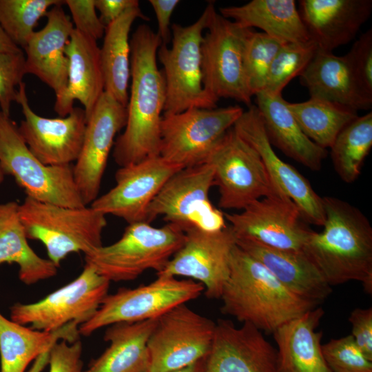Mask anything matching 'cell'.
Returning <instances> with one entry per match:
<instances>
[{
  "label": "cell",
  "instance_id": "6da1fadb",
  "mask_svg": "<svg viewBox=\"0 0 372 372\" xmlns=\"http://www.w3.org/2000/svg\"><path fill=\"white\" fill-rule=\"evenodd\" d=\"M162 45L156 32L140 25L130 39V94L127 122L116 139L113 158L119 167L158 156L161 123L166 102V87L157 65V52Z\"/></svg>",
  "mask_w": 372,
  "mask_h": 372
},
{
  "label": "cell",
  "instance_id": "7a4b0ae2",
  "mask_svg": "<svg viewBox=\"0 0 372 372\" xmlns=\"http://www.w3.org/2000/svg\"><path fill=\"white\" fill-rule=\"evenodd\" d=\"M321 232L311 231L302 251L331 286L360 281L372 293V227L366 216L349 203L324 196Z\"/></svg>",
  "mask_w": 372,
  "mask_h": 372
},
{
  "label": "cell",
  "instance_id": "3957f363",
  "mask_svg": "<svg viewBox=\"0 0 372 372\" xmlns=\"http://www.w3.org/2000/svg\"><path fill=\"white\" fill-rule=\"evenodd\" d=\"M221 311L267 333L318 305L296 296L237 245L221 296Z\"/></svg>",
  "mask_w": 372,
  "mask_h": 372
},
{
  "label": "cell",
  "instance_id": "277c9868",
  "mask_svg": "<svg viewBox=\"0 0 372 372\" xmlns=\"http://www.w3.org/2000/svg\"><path fill=\"white\" fill-rule=\"evenodd\" d=\"M185 237L184 231L172 223L161 227L145 222L128 224L117 241L85 254V263L110 282L133 280L148 269L161 271Z\"/></svg>",
  "mask_w": 372,
  "mask_h": 372
},
{
  "label": "cell",
  "instance_id": "5b68a950",
  "mask_svg": "<svg viewBox=\"0 0 372 372\" xmlns=\"http://www.w3.org/2000/svg\"><path fill=\"white\" fill-rule=\"evenodd\" d=\"M19 214L27 238L41 242L56 267L72 253H89L102 245L105 215L93 207H69L25 197Z\"/></svg>",
  "mask_w": 372,
  "mask_h": 372
},
{
  "label": "cell",
  "instance_id": "8992f818",
  "mask_svg": "<svg viewBox=\"0 0 372 372\" xmlns=\"http://www.w3.org/2000/svg\"><path fill=\"white\" fill-rule=\"evenodd\" d=\"M210 11V2L193 23L171 25V46L161 45L157 58L163 65L166 87L163 114L190 108H215L218 100L205 90L201 45Z\"/></svg>",
  "mask_w": 372,
  "mask_h": 372
},
{
  "label": "cell",
  "instance_id": "52a82bcc",
  "mask_svg": "<svg viewBox=\"0 0 372 372\" xmlns=\"http://www.w3.org/2000/svg\"><path fill=\"white\" fill-rule=\"evenodd\" d=\"M0 166L26 197L64 207L87 206L75 183L72 165L43 164L29 149L17 123L1 110Z\"/></svg>",
  "mask_w": 372,
  "mask_h": 372
},
{
  "label": "cell",
  "instance_id": "ba28073f",
  "mask_svg": "<svg viewBox=\"0 0 372 372\" xmlns=\"http://www.w3.org/2000/svg\"><path fill=\"white\" fill-rule=\"evenodd\" d=\"M201 45L205 90L218 101L232 99L251 105L246 82L244 55L254 30L223 17L210 2L209 16Z\"/></svg>",
  "mask_w": 372,
  "mask_h": 372
},
{
  "label": "cell",
  "instance_id": "9c48e42d",
  "mask_svg": "<svg viewBox=\"0 0 372 372\" xmlns=\"http://www.w3.org/2000/svg\"><path fill=\"white\" fill-rule=\"evenodd\" d=\"M243 112L239 105H231L163 114L159 156L182 169L205 163Z\"/></svg>",
  "mask_w": 372,
  "mask_h": 372
},
{
  "label": "cell",
  "instance_id": "30bf717a",
  "mask_svg": "<svg viewBox=\"0 0 372 372\" xmlns=\"http://www.w3.org/2000/svg\"><path fill=\"white\" fill-rule=\"evenodd\" d=\"M157 276L148 285L134 289L121 288L107 294L92 317L79 326V335L90 336L115 323L159 318L176 306L198 298L205 290L201 283L192 280Z\"/></svg>",
  "mask_w": 372,
  "mask_h": 372
},
{
  "label": "cell",
  "instance_id": "8fae6325",
  "mask_svg": "<svg viewBox=\"0 0 372 372\" xmlns=\"http://www.w3.org/2000/svg\"><path fill=\"white\" fill-rule=\"evenodd\" d=\"M110 282L85 263L79 276L66 285L32 303L16 302L10 319L41 331L53 332L75 322L87 321L107 295Z\"/></svg>",
  "mask_w": 372,
  "mask_h": 372
},
{
  "label": "cell",
  "instance_id": "7c38bea8",
  "mask_svg": "<svg viewBox=\"0 0 372 372\" xmlns=\"http://www.w3.org/2000/svg\"><path fill=\"white\" fill-rule=\"evenodd\" d=\"M206 162L214 168L220 208L242 210L260 198L278 192L258 153L234 127L224 134Z\"/></svg>",
  "mask_w": 372,
  "mask_h": 372
},
{
  "label": "cell",
  "instance_id": "4fadbf2b",
  "mask_svg": "<svg viewBox=\"0 0 372 372\" xmlns=\"http://www.w3.org/2000/svg\"><path fill=\"white\" fill-rule=\"evenodd\" d=\"M213 185L214 168L207 162L179 170L150 203L146 223L162 216L167 223L184 231L191 227L211 231L223 229L227 226L224 214L212 205L209 198Z\"/></svg>",
  "mask_w": 372,
  "mask_h": 372
},
{
  "label": "cell",
  "instance_id": "5bb4252c",
  "mask_svg": "<svg viewBox=\"0 0 372 372\" xmlns=\"http://www.w3.org/2000/svg\"><path fill=\"white\" fill-rule=\"evenodd\" d=\"M216 322L191 309L186 303L158 318L147 341V372H172L207 358Z\"/></svg>",
  "mask_w": 372,
  "mask_h": 372
},
{
  "label": "cell",
  "instance_id": "9a60e30c",
  "mask_svg": "<svg viewBox=\"0 0 372 372\" xmlns=\"http://www.w3.org/2000/svg\"><path fill=\"white\" fill-rule=\"evenodd\" d=\"M185 241L157 276H184L196 280L209 299H220L229 278L236 236L230 226L217 231L191 227Z\"/></svg>",
  "mask_w": 372,
  "mask_h": 372
},
{
  "label": "cell",
  "instance_id": "2e32d148",
  "mask_svg": "<svg viewBox=\"0 0 372 372\" xmlns=\"http://www.w3.org/2000/svg\"><path fill=\"white\" fill-rule=\"evenodd\" d=\"M224 216L236 237L280 249L302 251L312 231L302 223L298 206L279 191Z\"/></svg>",
  "mask_w": 372,
  "mask_h": 372
},
{
  "label": "cell",
  "instance_id": "e0dca14e",
  "mask_svg": "<svg viewBox=\"0 0 372 372\" xmlns=\"http://www.w3.org/2000/svg\"><path fill=\"white\" fill-rule=\"evenodd\" d=\"M16 102L21 105L24 117L19 130L31 152L46 165H68L76 162L87 123L83 108L74 107L65 117L41 116L30 106L23 82L19 86Z\"/></svg>",
  "mask_w": 372,
  "mask_h": 372
},
{
  "label": "cell",
  "instance_id": "ac0fdd59",
  "mask_svg": "<svg viewBox=\"0 0 372 372\" xmlns=\"http://www.w3.org/2000/svg\"><path fill=\"white\" fill-rule=\"evenodd\" d=\"M182 168L159 155L120 168L115 173L114 187L90 205L105 216L121 218L128 224L145 222L150 203L163 186Z\"/></svg>",
  "mask_w": 372,
  "mask_h": 372
},
{
  "label": "cell",
  "instance_id": "d6986e66",
  "mask_svg": "<svg viewBox=\"0 0 372 372\" xmlns=\"http://www.w3.org/2000/svg\"><path fill=\"white\" fill-rule=\"evenodd\" d=\"M127 107L104 92L87 120L80 154L73 166L75 183L85 205L99 196L117 133L127 122Z\"/></svg>",
  "mask_w": 372,
  "mask_h": 372
},
{
  "label": "cell",
  "instance_id": "ffe728a7",
  "mask_svg": "<svg viewBox=\"0 0 372 372\" xmlns=\"http://www.w3.org/2000/svg\"><path fill=\"white\" fill-rule=\"evenodd\" d=\"M233 127L256 150L276 189L292 200L303 219L315 225L323 226L325 214L322 197L304 176L276 154L256 105L248 107Z\"/></svg>",
  "mask_w": 372,
  "mask_h": 372
},
{
  "label": "cell",
  "instance_id": "44dd1931",
  "mask_svg": "<svg viewBox=\"0 0 372 372\" xmlns=\"http://www.w3.org/2000/svg\"><path fill=\"white\" fill-rule=\"evenodd\" d=\"M204 372H279L277 351L251 324L219 319Z\"/></svg>",
  "mask_w": 372,
  "mask_h": 372
},
{
  "label": "cell",
  "instance_id": "7402d4cb",
  "mask_svg": "<svg viewBox=\"0 0 372 372\" xmlns=\"http://www.w3.org/2000/svg\"><path fill=\"white\" fill-rule=\"evenodd\" d=\"M52 6L45 14L47 22L34 31L24 48L25 73L38 77L55 93L56 99L68 83V59L65 47L74 30L62 4Z\"/></svg>",
  "mask_w": 372,
  "mask_h": 372
},
{
  "label": "cell",
  "instance_id": "603a6c76",
  "mask_svg": "<svg viewBox=\"0 0 372 372\" xmlns=\"http://www.w3.org/2000/svg\"><path fill=\"white\" fill-rule=\"evenodd\" d=\"M299 6L310 39L328 52L352 41L372 12L371 0H301Z\"/></svg>",
  "mask_w": 372,
  "mask_h": 372
},
{
  "label": "cell",
  "instance_id": "cb8c5ba5",
  "mask_svg": "<svg viewBox=\"0 0 372 372\" xmlns=\"http://www.w3.org/2000/svg\"><path fill=\"white\" fill-rule=\"evenodd\" d=\"M68 59L67 87L56 99L54 110L60 117L74 109V101L83 106L86 119L92 114L105 92L100 48L94 39L74 28L65 47Z\"/></svg>",
  "mask_w": 372,
  "mask_h": 372
},
{
  "label": "cell",
  "instance_id": "d4e9b609",
  "mask_svg": "<svg viewBox=\"0 0 372 372\" xmlns=\"http://www.w3.org/2000/svg\"><path fill=\"white\" fill-rule=\"evenodd\" d=\"M236 238L240 249L300 298L319 305L332 292L331 287L302 251L273 248L247 238Z\"/></svg>",
  "mask_w": 372,
  "mask_h": 372
},
{
  "label": "cell",
  "instance_id": "484cf974",
  "mask_svg": "<svg viewBox=\"0 0 372 372\" xmlns=\"http://www.w3.org/2000/svg\"><path fill=\"white\" fill-rule=\"evenodd\" d=\"M311 97L356 111L371 108L372 98L362 89L345 56L318 49L299 76Z\"/></svg>",
  "mask_w": 372,
  "mask_h": 372
},
{
  "label": "cell",
  "instance_id": "4316f807",
  "mask_svg": "<svg viewBox=\"0 0 372 372\" xmlns=\"http://www.w3.org/2000/svg\"><path fill=\"white\" fill-rule=\"evenodd\" d=\"M255 96V105L271 144L311 170L319 171L327 156V149L305 135L282 94L262 91Z\"/></svg>",
  "mask_w": 372,
  "mask_h": 372
},
{
  "label": "cell",
  "instance_id": "83f0119b",
  "mask_svg": "<svg viewBox=\"0 0 372 372\" xmlns=\"http://www.w3.org/2000/svg\"><path fill=\"white\" fill-rule=\"evenodd\" d=\"M324 314V310L317 307L273 333L279 372H331L322 353V333L316 331Z\"/></svg>",
  "mask_w": 372,
  "mask_h": 372
},
{
  "label": "cell",
  "instance_id": "f1b7e54d",
  "mask_svg": "<svg viewBox=\"0 0 372 372\" xmlns=\"http://www.w3.org/2000/svg\"><path fill=\"white\" fill-rule=\"evenodd\" d=\"M157 320L110 325L104 334L109 347L83 372H147V341Z\"/></svg>",
  "mask_w": 372,
  "mask_h": 372
},
{
  "label": "cell",
  "instance_id": "f546056e",
  "mask_svg": "<svg viewBox=\"0 0 372 372\" xmlns=\"http://www.w3.org/2000/svg\"><path fill=\"white\" fill-rule=\"evenodd\" d=\"M79 326L73 322L53 332L41 331L8 319L0 312V372H25L32 362L59 340H79Z\"/></svg>",
  "mask_w": 372,
  "mask_h": 372
},
{
  "label": "cell",
  "instance_id": "4dcf8cb0",
  "mask_svg": "<svg viewBox=\"0 0 372 372\" xmlns=\"http://www.w3.org/2000/svg\"><path fill=\"white\" fill-rule=\"evenodd\" d=\"M219 13L243 27L259 28L283 43L310 39L294 0H252L220 8Z\"/></svg>",
  "mask_w": 372,
  "mask_h": 372
},
{
  "label": "cell",
  "instance_id": "1f68e13d",
  "mask_svg": "<svg viewBox=\"0 0 372 372\" xmlns=\"http://www.w3.org/2000/svg\"><path fill=\"white\" fill-rule=\"evenodd\" d=\"M19 205L16 201L0 203V265L17 264L19 280L31 285L54 276L58 267L29 245Z\"/></svg>",
  "mask_w": 372,
  "mask_h": 372
},
{
  "label": "cell",
  "instance_id": "d6a6232c",
  "mask_svg": "<svg viewBox=\"0 0 372 372\" xmlns=\"http://www.w3.org/2000/svg\"><path fill=\"white\" fill-rule=\"evenodd\" d=\"M149 20L139 6L127 10L118 19L106 26L100 48L105 92L123 105L128 102L130 79L131 46L130 33L134 21Z\"/></svg>",
  "mask_w": 372,
  "mask_h": 372
},
{
  "label": "cell",
  "instance_id": "836d02e7",
  "mask_svg": "<svg viewBox=\"0 0 372 372\" xmlns=\"http://www.w3.org/2000/svg\"><path fill=\"white\" fill-rule=\"evenodd\" d=\"M287 106L305 135L318 146L330 148L339 133L358 116L350 107L310 97Z\"/></svg>",
  "mask_w": 372,
  "mask_h": 372
},
{
  "label": "cell",
  "instance_id": "e575fe53",
  "mask_svg": "<svg viewBox=\"0 0 372 372\" xmlns=\"http://www.w3.org/2000/svg\"><path fill=\"white\" fill-rule=\"evenodd\" d=\"M372 147V112L358 116L338 135L331 148L335 172L347 183L360 176Z\"/></svg>",
  "mask_w": 372,
  "mask_h": 372
},
{
  "label": "cell",
  "instance_id": "d590c367",
  "mask_svg": "<svg viewBox=\"0 0 372 372\" xmlns=\"http://www.w3.org/2000/svg\"><path fill=\"white\" fill-rule=\"evenodd\" d=\"M60 0H0V25L21 49L25 48L39 20Z\"/></svg>",
  "mask_w": 372,
  "mask_h": 372
},
{
  "label": "cell",
  "instance_id": "8d00e7d4",
  "mask_svg": "<svg viewBox=\"0 0 372 372\" xmlns=\"http://www.w3.org/2000/svg\"><path fill=\"white\" fill-rule=\"evenodd\" d=\"M317 50L311 39L283 43L270 66L262 91L282 94L289 83L304 71Z\"/></svg>",
  "mask_w": 372,
  "mask_h": 372
},
{
  "label": "cell",
  "instance_id": "74e56055",
  "mask_svg": "<svg viewBox=\"0 0 372 372\" xmlns=\"http://www.w3.org/2000/svg\"><path fill=\"white\" fill-rule=\"evenodd\" d=\"M283 43L262 32L253 30L249 37L245 50L244 68L251 96L263 90L270 66Z\"/></svg>",
  "mask_w": 372,
  "mask_h": 372
},
{
  "label": "cell",
  "instance_id": "f35d334b",
  "mask_svg": "<svg viewBox=\"0 0 372 372\" xmlns=\"http://www.w3.org/2000/svg\"><path fill=\"white\" fill-rule=\"evenodd\" d=\"M322 349L331 372H372V361L360 349L351 335L331 339Z\"/></svg>",
  "mask_w": 372,
  "mask_h": 372
},
{
  "label": "cell",
  "instance_id": "ab89813d",
  "mask_svg": "<svg viewBox=\"0 0 372 372\" xmlns=\"http://www.w3.org/2000/svg\"><path fill=\"white\" fill-rule=\"evenodd\" d=\"M25 54L17 52H0V110L10 116L11 104L16 102L18 88L26 74Z\"/></svg>",
  "mask_w": 372,
  "mask_h": 372
},
{
  "label": "cell",
  "instance_id": "60d3db41",
  "mask_svg": "<svg viewBox=\"0 0 372 372\" xmlns=\"http://www.w3.org/2000/svg\"><path fill=\"white\" fill-rule=\"evenodd\" d=\"M344 56L360 87L372 98V30L363 33Z\"/></svg>",
  "mask_w": 372,
  "mask_h": 372
},
{
  "label": "cell",
  "instance_id": "b9f144b4",
  "mask_svg": "<svg viewBox=\"0 0 372 372\" xmlns=\"http://www.w3.org/2000/svg\"><path fill=\"white\" fill-rule=\"evenodd\" d=\"M72 14L74 28L97 41L104 36L106 27L96 14L94 0L64 1Z\"/></svg>",
  "mask_w": 372,
  "mask_h": 372
},
{
  "label": "cell",
  "instance_id": "7bdbcfd3",
  "mask_svg": "<svg viewBox=\"0 0 372 372\" xmlns=\"http://www.w3.org/2000/svg\"><path fill=\"white\" fill-rule=\"evenodd\" d=\"M82 351L79 339L73 342L59 340L50 351L49 372H83Z\"/></svg>",
  "mask_w": 372,
  "mask_h": 372
},
{
  "label": "cell",
  "instance_id": "ee69618b",
  "mask_svg": "<svg viewBox=\"0 0 372 372\" xmlns=\"http://www.w3.org/2000/svg\"><path fill=\"white\" fill-rule=\"evenodd\" d=\"M352 327L351 334L356 344L372 361V308H356L349 318Z\"/></svg>",
  "mask_w": 372,
  "mask_h": 372
},
{
  "label": "cell",
  "instance_id": "f6af8a7d",
  "mask_svg": "<svg viewBox=\"0 0 372 372\" xmlns=\"http://www.w3.org/2000/svg\"><path fill=\"white\" fill-rule=\"evenodd\" d=\"M149 3L152 7L156 17L158 25L156 33L161 40L162 45H167L172 38L171 17L180 1L149 0Z\"/></svg>",
  "mask_w": 372,
  "mask_h": 372
},
{
  "label": "cell",
  "instance_id": "bcb514c9",
  "mask_svg": "<svg viewBox=\"0 0 372 372\" xmlns=\"http://www.w3.org/2000/svg\"><path fill=\"white\" fill-rule=\"evenodd\" d=\"M99 19L106 27L118 19L127 10L139 6L137 0H94Z\"/></svg>",
  "mask_w": 372,
  "mask_h": 372
},
{
  "label": "cell",
  "instance_id": "7dc6e473",
  "mask_svg": "<svg viewBox=\"0 0 372 372\" xmlns=\"http://www.w3.org/2000/svg\"><path fill=\"white\" fill-rule=\"evenodd\" d=\"M22 50L7 35L0 25V52H17Z\"/></svg>",
  "mask_w": 372,
  "mask_h": 372
},
{
  "label": "cell",
  "instance_id": "c3c4849f",
  "mask_svg": "<svg viewBox=\"0 0 372 372\" xmlns=\"http://www.w3.org/2000/svg\"><path fill=\"white\" fill-rule=\"evenodd\" d=\"M50 349L34 360L31 367L26 372H41L48 364Z\"/></svg>",
  "mask_w": 372,
  "mask_h": 372
},
{
  "label": "cell",
  "instance_id": "681fc988",
  "mask_svg": "<svg viewBox=\"0 0 372 372\" xmlns=\"http://www.w3.org/2000/svg\"><path fill=\"white\" fill-rule=\"evenodd\" d=\"M205 358H203L192 365L172 372H204Z\"/></svg>",
  "mask_w": 372,
  "mask_h": 372
},
{
  "label": "cell",
  "instance_id": "f907efd6",
  "mask_svg": "<svg viewBox=\"0 0 372 372\" xmlns=\"http://www.w3.org/2000/svg\"><path fill=\"white\" fill-rule=\"evenodd\" d=\"M4 177H5V174L0 166V185L3 183L4 180Z\"/></svg>",
  "mask_w": 372,
  "mask_h": 372
},
{
  "label": "cell",
  "instance_id": "816d5d0a",
  "mask_svg": "<svg viewBox=\"0 0 372 372\" xmlns=\"http://www.w3.org/2000/svg\"></svg>",
  "mask_w": 372,
  "mask_h": 372
}]
</instances>
